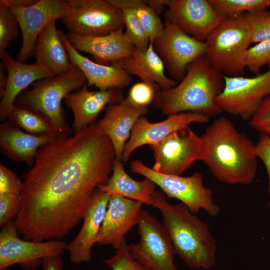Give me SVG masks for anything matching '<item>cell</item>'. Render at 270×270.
I'll use <instances>...</instances> for the list:
<instances>
[{"label":"cell","instance_id":"cell-1","mask_svg":"<svg viewBox=\"0 0 270 270\" xmlns=\"http://www.w3.org/2000/svg\"><path fill=\"white\" fill-rule=\"evenodd\" d=\"M116 160L110 140L96 122L42 146L24 176L14 220L18 234L38 242L66 236L108 182Z\"/></svg>","mask_w":270,"mask_h":270},{"label":"cell","instance_id":"cell-2","mask_svg":"<svg viewBox=\"0 0 270 270\" xmlns=\"http://www.w3.org/2000/svg\"><path fill=\"white\" fill-rule=\"evenodd\" d=\"M200 160L218 180L230 184H248L256 178L258 158L255 144L238 130L226 116L215 120L200 136Z\"/></svg>","mask_w":270,"mask_h":270},{"label":"cell","instance_id":"cell-3","mask_svg":"<svg viewBox=\"0 0 270 270\" xmlns=\"http://www.w3.org/2000/svg\"><path fill=\"white\" fill-rule=\"evenodd\" d=\"M160 212L176 254L192 268L209 269L216 264V242L208 224L182 202L170 204L157 190L149 203Z\"/></svg>","mask_w":270,"mask_h":270},{"label":"cell","instance_id":"cell-4","mask_svg":"<svg viewBox=\"0 0 270 270\" xmlns=\"http://www.w3.org/2000/svg\"><path fill=\"white\" fill-rule=\"evenodd\" d=\"M224 86V76L202 56L188 66L178 84L158 90L154 105L168 116L190 112L210 118L222 112L216 100Z\"/></svg>","mask_w":270,"mask_h":270},{"label":"cell","instance_id":"cell-5","mask_svg":"<svg viewBox=\"0 0 270 270\" xmlns=\"http://www.w3.org/2000/svg\"><path fill=\"white\" fill-rule=\"evenodd\" d=\"M245 14L227 17L204 42L207 60L223 76H244L245 55L251 44Z\"/></svg>","mask_w":270,"mask_h":270},{"label":"cell","instance_id":"cell-6","mask_svg":"<svg viewBox=\"0 0 270 270\" xmlns=\"http://www.w3.org/2000/svg\"><path fill=\"white\" fill-rule=\"evenodd\" d=\"M86 84L82 72L74 66L66 72L36 81L30 90H25L18 96L14 104L28 106L43 113L56 126L60 138H68L72 132L66 121L62 100Z\"/></svg>","mask_w":270,"mask_h":270},{"label":"cell","instance_id":"cell-7","mask_svg":"<svg viewBox=\"0 0 270 270\" xmlns=\"http://www.w3.org/2000/svg\"><path fill=\"white\" fill-rule=\"evenodd\" d=\"M130 169L152 180L168 198L180 200L192 214H198L202 209L216 216L220 212V207L214 202L212 190L204 186L203 176L199 172L187 177L167 174L154 170L138 160L131 162Z\"/></svg>","mask_w":270,"mask_h":270},{"label":"cell","instance_id":"cell-8","mask_svg":"<svg viewBox=\"0 0 270 270\" xmlns=\"http://www.w3.org/2000/svg\"><path fill=\"white\" fill-rule=\"evenodd\" d=\"M138 230L139 241L128 244L132 257L149 270H177L174 248L162 222L142 208Z\"/></svg>","mask_w":270,"mask_h":270},{"label":"cell","instance_id":"cell-9","mask_svg":"<svg viewBox=\"0 0 270 270\" xmlns=\"http://www.w3.org/2000/svg\"><path fill=\"white\" fill-rule=\"evenodd\" d=\"M70 8L62 20L68 32L88 36L124 28L121 10L108 0H68Z\"/></svg>","mask_w":270,"mask_h":270},{"label":"cell","instance_id":"cell-10","mask_svg":"<svg viewBox=\"0 0 270 270\" xmlns=\"http://www.w3.org/2000/svg\"><path fill=\"white\" fill-rule=\"evenodd\" d=\"M224 86L216 98L223 112L250 120L270 96V68L254 77L224 76Z\"/></svg>","mask_w":270,"mask_h":270},{"label":"cell","instance_id":"cell-11","mask_svg":"<svg viewBox=\"0 0 270 270\" xmlns=\"http://www.w3.org/2000/svg\"><path fill=\"white\" fill-rule=\"evenodd\" d=\"M1 228L0 270L15 264L28 270L36 269L44 258L60 256L66 250L68 244L60 240L38 242L20 238L14 220Z\"/></svg>","mask_w":270,"mask_h":270},{"label":"cell","instance_id":"cell-12","mask_svg":"<svg viewBox=\"0 0 270 270\" xmlns=\"http://www.w3.org/2000/svg\"><path fill=\"white\" fill-rule=\"evenodd\" d=\"M164 28L153 42L170 78L181 80L188 66L196 60L206 56L205 42L186 34L174 24L165 20Z\"/></svg>","mask_w":270,"mask_h":270},{"label":"cell","instance_id":"cell-13","mask_svg":"<svg viewBox=\"0 0 270 270\" xmlns=\"http://www.w3.org/2000/svg\"><path fill=\"white\" fill-rule=\"evenodd\" d=\"M150 147L154 158L153 170L180 176L194 162L200 160L202 142L200 136L188 127L172 133Z\"/></svg>","mask_w":270,"mask_h":270},{"label":"cell","instance_id":"cell-14","mask_svg":"<svg viewBox=\"0 0 270 270\" xmlns=\"http://www.w3.org/2000/svg\"><path fill=\"white\" fill-rule=\"evenodd\" d=\"M16 16L22 34V44L16 60L24 62L34 52L40 33L50 22L62 20L68 13V0H36L26 6L8 8Z\"/></svg>","mask_w":270,"mask_h":270},{"label":"cell","instance_id":"cell-15","mask_svg":"<svg viewBox=\"0 0 270 270\" xmlns=\"http://www.w3.org/2000/svg\"><path fill=\"white\" fill-rule=\"evenodd\" d=\"M164 20L192 37L204 42L227 17L218 12L209 0H169Z\"/></svg>","mask_w":270,"mask_h":270},{"label":"cell","instance_id":"cell-16","mask_svg":"<svg viewBox=\"0 0 270 270\" xmlns=\"http://www.w3.org/2000/svg\"><path fill=\"white\" fill-rule=\"evenodd\" d=\"M209 120L210 117L206 116L185 112L170 115L163 121L152 123L142 116L138 119L132 128L123 150L122 160L127 162L133 152L142 146L157 144L172 133L188 128L192 123H206Z\"/></svg>","mask_w":270,"mask_h":270},{"label":"cell","instance_id":"cell-17","mask_svg":"<svg viewBox=\"0 0 270 270\" xmlns=\"http://www.w3.org/2000/svg\"><path fill=\"white\" fill-rule=\"evenodd\" d=\"M142 204L139 202L112 195L96 244L110 245L116 250L126 240V234L138 224Z\"/></svg>","mask_w":270,"mask_h":270},{"label":"cell","instance_id":"cell-18","mask_svg":"<svg viewBox=\"0 0 270 270\" xmlns=\"http://www.w3.org/2000/svg\"><path fill=\"white\" fill-rule=\"evenodd\" d=\"M110 196L98 188L94 193L85 212L80 232L66 248L72 264L91 261L92 248L105 218Z\"/></svg>","mask_w":270,"mask_h":270},{"label":"cell","instance_id":"cell-19","mask_svg":"<svg viewBox=\"0 0 270 270\" xmlns=\"http://www.w3.org/2000/svg\"><path fill=\"white\" fill-rule=\"evenodd\" d=\"M58 32L71 63L82 72L86 78L88 86H94L100 90H106L110 88L122 89L130 84L132 81L131 76L118 62L108 66L90 60L74 47L62 30H58Z\"/></svg>","mask_w":270,"mask_h":270},{"label":"cell","instance_id":"cell-20","mask_svg":"<svg viewBox=\"0 0 270 270\" xmlns=\"http://www.w3.org/2000/svg\"><path fill=\"white\" fill-rule=\"evenodd\" d=\"M88 86L85 84L78 92L68 94L64 100L74 114V134L95 122L100 113L107 105L118 104L124 100L122 89L91 91Z\"/></svg>","mask_w":270,"mask_h":270},{"label":"cell","instance_id":"cell-21","mask_svg":"<svg viewBox=\"0 0 270 270\" xmlns=\"http://www.w3.org/2000/svg\"><path fill=\"white\" fill-rule=\"evenodd\" d=\"M123 30L122 28L97 36H84L70 32L66 36L77 50L89 53L93 56L94 62L108 65L128 56L134 48Z\"/></svg>","mask_w":270,"mask_h":270},{"label":"cell","instance_id":"cell-22","mask_svg":"<svg viewBox=\"0 0 270 270\" xmlns=\"http://www.w3.org/2000/svg\"><path fill=\"white\" fill-rule=\"evenodd\" d=\"M1 63L7 71V82L0 103V120H8L18 96L38 80L55 76L36 62L26 64L6 53Z\"/></svg>","mask_w":270,"mask_h":270},{"label":"cell","instance_id":"cell-23","mask_svg":"<svg viewBox=\"0 0 270 270\" xmlns=\"http://www.w3.org/2000/svg\"><path fill=\"white\" fill-rule=\"evenodd\" d=\"M98 124L110 140L116 159L122 160L126 144L138 119L148 112L147 107L134 104L126 98L121 102L108 106Z\"/></svg>","mask_w":270,"mask_h":270},{"label":"cell","instance_id":"cell-24","mask_svg":"<svg viewBox=\"0 0 270 270\" xmlns=\"http://www.w3.org/2000/svg\"><path fill=\"white\" fill-rule=\"evenodd\" d=\"M59 138L56 136H38L28 133L8 120L0 124V150L17 162L32 167L38 150L42 146Z\"/></svg>","mask_w":270,"mask_h":270},{"label":"cell","instance_id":"cell-25","mask_svg":"<svg viewBox=\"0 0 270 270\" xmlns=\"http://www.w3.org/2000/svg\"><path fill=\"white\" fill-rule=\"evenodd\" d=\"M118 62L130 76H137L142 82L156 84L162 90L170 88L178 84V81L166 75L164 64L152 42L145 51L134 48L130 56Z\"/></svg>","mask_w":270,"mask_h":270},{"label":"cell","instance_id":"cell-26","mask_svg":"<svg viewBox=\"0 0 270 270\" xmlns=\"http://www.w3.org/2000/svg\"><path fill=\"white\" fill-rule=\"evenodd\" d=\"M56 22H50L40 33L34 52L36 62L54 76L66 72L74 67L56 28Z\"/></svg>","mask_w":270,"mask_h":270},{"label":"cell","instance_id":"cell-27","mask_svg":"<svg viewBox=\"0 0 270 270\" xmlns=\"http://www.w3.org/2000/svg\"><path fill=\"white\" fill-rule=\"evenodd\" d=\"M156 186L146 178L140 181L133 179L126 172L122 162L116 160L111 176L98 189L111 196H118L149 205Z\"/></svg>","mask_w":270,"mask_h":270},{"label":"cell","instance_id":"cell-28","mask_svg":"<svg viewBox=\"0 0 270 270\" xmlns=\"http://www.w3.org/2000/svg\"><path fill=\"white\" fill-rule=\"evenodd\" d=\"M8 120L32 134L56 136L60 138L59 130L48 116L34 108L14 104Z\"/></svg>","mask_w":270,"mask_h":270},{"label":"cell","instance_id":"cell-29","mask_svg":"<svg viewBox=\"0 0 270 270\" xmlns=\"http://www.w3.org/2000/svg\"><path fill=\"white\" fill-rule=\"evenodd\" d=\"M119 8L122 14L126 35L135 48L145 51L150 43V38L132 9L126 0H108Z\"/></svg>","mask_w":270,"mask_h":270},{"label":"cell","instance_id":"cell-30","mask_svg":"<svg viewBox=\"0 0 270 270\" xmlns=\"http://www.w3.org/2000/svg\"><path fill=\"white\" fill-rule=\"evenodd\" d=\"M126 1L140 21L150 38V42L153 43L162 33L164 26L159 14L148 5L146 0Z\"/></svg>","mask_w":270,"mask_h":270},{"label":"cell","instance_id":"cell-31","mask_svg":"<svg viewBox=\"0 0 270 270\" xmlns=\"http://www.w3.org/2000/svg\"><path fill=\"white\" fill-rule=\"evenodd\" d=\"M220 14L230 16L267 10L270 0H209Z\"/></svg>","mask_w":270,"mask_h":270},{"label":"cell","instance_id":"cell-32","mask_svg":"<svg viewBox=\"0 0 270 270\" xmlns=\"http://www.w3.org/2000/svg\"><path fill=\"white\" fill-rule=\"evenodd\" d=\"M18 22L8 7L0 4V58L7 53L6 48L18 35Z\"/></svg>","mask_w":270,"mask_h":270},{"label":"cell","instance_id":"cell-33","mask_svg":"<svg viewBox=\"0 0 270 270\" xmlns=\"http://www.w3.org/2000/svg\"><path fill=\"white\" fill-rule=\"evenodd\" d=\"M251 34V44L270 40V10L246 13Z\"/></svg>","mask_w":270,"mask_h":270},{"label":"cell","instance_id":"cell-34","mask_svg":"<svg viewBox=\"0 0 270 270\" xmlns=\"http://www.w3.org/2000/svg\"><path fill=\"white\" fill-rule=\"evenodd\" d=\"M246 68L256 76L266 66L270 68V40L256 44L247 50L244 60Z\"/></svg>","mask_w":270,"mask_h":270},{"label":"cell","instance_id":"cell-35","mask_svg":"<svg viewBox=\"0 0 270 270\" xmlns=\"http://www.w3.org/2000/svg\"><path fill=\"white\" fill-rule=\"evenodd\" d=\"M102 262L112 270H149L132 257L128 250L126 240L121 246L116 250L115 254L112 257L103 260Z\"/></svg>","mask_w":270,"mask_h":270},{"label":"cell","instance_id":"cell-36","mask_svg":"<svg viewBox=\"0 0 270 270\" xmlns=\"http://www.w3.org/2000/svg\"><path fill=\"white\" fill-rule=\"evenodd\" d=\"M158 86L142 81L137 82L130 88L126 98L134 105L147 107L153 102Z\"/></svg>","mask_w":270,"mask_h":270},{"label":"cell","instance_id":"cell-37","mask_svg":"<svg viewBox=\"0 0 270 270\" xmlns=\"http://www.w3.org/2000/svg\"><path fill=\"white\" fill-rule=\"evenodd\" d=\"M22 182L7 166L0 164V195L20 196Z\"/></svg>","mask_w":270,"mask_h":270},{"label":"cell","instance_id":"cell-38","mask_svg":"<svg viewBox=\"0 0 270 270\" xmlns=\"http://www.w3.org/2000/svg\"><path fill=\"white\" fill-rule=\"evenodd\" d=\"M20 196L0 195V226L16 218L20 208Z\"/></svg>","mask_w":270,"mask_h":270},{"label":"cell","instance_id":"cell-39","mask_svg":"<svg viewBox=\"0 0 270 270\" xmlns=\"http://www.w3.org/2000/svg\"><path fill=\"white\" fill-rule=\"evenodd\" d=\"M248 122L256 131L270 137V96L264 100Z\"/></svg>","mask_w":270,"mask_h":270},{"label":"cell","instance_id":"cell-40","mask_svg":"<svg viewBox=\"0 0 270 270\" xmlns=\"http://www.w3.org/2000/svg\"><path fill=\"white\" fill-rule=\"evenodd\" d=\"M255 153L266 166L268 176V191L270 194V137L268 136L260 134L258 140L255 144Z\"/></svg>","mask_w":270,"mask_h":270},{"label":"cell","instance_id":"cell-41","mask_svg":"<svg viewBox=\"0 0 270 270\" xmlns=\"http://www.w3.org/2000/svg\"><path fill=\"white\" fill-rule=\"evenodd\" d=\"M64 262L60 256L44 258L42 261V270H62Z\"/></svg>","mask_w":270,"mask_h":270},{"label":"cell","instance_id":"cell-42","mask_svg":"<svg viewBox=\"0 0 270 270\" xmlns=\"http://www.w3.org/2000/svg\"><path fill=\"white\" fill-rule=\"evenodd\" d=\"M169 0H147L148 5L158 14H160L165 11L166 6L168 3Z\"/></svg>","mask_w":270,"mask_h":270},{"label":"cell","instance_id":"cell-43","mask_svg":"<svg viewBox=\"0 0 270 270\" xmlns=\"http://www.w3.org/2000/svg\"><path fill=\"white\" fill-rule=\"evenodd\" d=\"M36 0H0V4L8 8L26 6L34 4Z\"/></svg>","mask_w":270,"mask_h":270},{"label":"cell","instance_id":"cell-44","mask_svg":"<svg viewBox=\"0 0 270 270\" xmlns=\"http://www.w3.org/2000/svg\"><path fill=\"white\" fill-rule=\"evenodd\" d=\"M5 68L2 65V64L0 62V96H2L4 91V90L6 82H7V78L8 76L6 74V72H4Z\"/></svg>","mask_w":270,"mask_h":270},{"label":"cell","instance_id":"cell-45","mask_svg":"<svg viewBox=\"0 0 270 270\" xmlns=\"http://www.w3.org/2000/svg\"><path fill=\"white\" fill-rule=\"evenodd\" d=\"M268 208L270 209V200L269 203H268Z\"/></svg>","mask_w":270,"mask_h":270},{"label":"cell","instance_id":"cell-46","mask_svg":"<svg viewBox=\"0 0 270 270\" xmlns=\"http://www.w3.org/2000/svg\"><path fill=\"white\" fill-rule=\"evenodd\" d=\"M36 270V269H34V270Z\"/></svg>","mask_w":270,"mask_h":270}]
</instances>
